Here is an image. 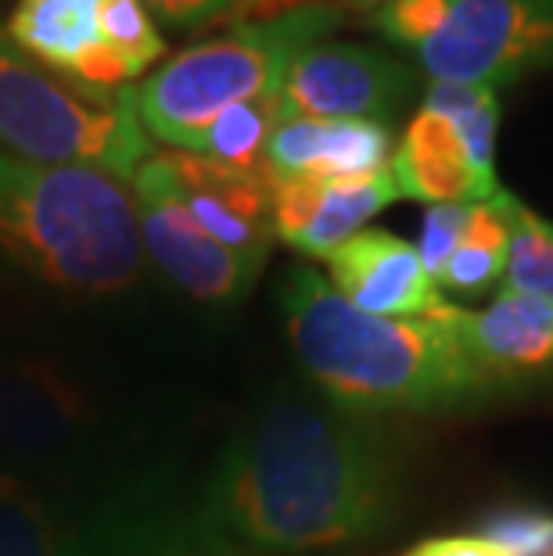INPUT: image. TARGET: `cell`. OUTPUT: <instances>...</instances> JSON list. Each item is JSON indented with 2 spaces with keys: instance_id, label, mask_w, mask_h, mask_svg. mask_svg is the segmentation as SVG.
I'll list each match as a JSON object with an SVG mask.
<instances>
[{
  "instance_id": "ba28073f",
  "label": "cell",
  "mask_w": 553,
  "mask_h": 556,
  "mask_svg": "<svg viewBox=\"0 0 553 556\" xmlns=\"http://www.w3.org/2000/svg\"><path fill=\"white\" fill-rule=\"evenodd\" d=\"M417 54L439 83L500 87L553 65V0H456Z\"/></svg>"
},
{
  "instance_id": "30bf717a",
  "label": "cell",
  "mask_w": 553,
  "mask_h": 556,
  "mask_svg": "<svg viewBox=\"0 0 553 556\" xmlns=\"http://www.w3.org/2000/svg\"><path fill=\"white\" fill-rule=\"evenodd\" d=\"M414 87L417 76L385 51L321 40L291 62L280 83V101L288 119L385 123L403 109Z\"/></svg>"
},
{
  "instance_id": "ffe728a7",
  "label": "cell",
  "mask_w": 553,
  "mask_h": 556,
  "mask_svg": "<svg viewBox=\"0 0 553 556\" xmlns=\"http://www.w3.org/2000/svg\"><path fill=\"white\" fill-rule=\"evenodd\" d=\"M503 216L511 227V255H507V288L528 291L553 302V223L536 216L507 191H500Z\"/></svg>"
},
{
  "instance_id": "cb8c5ba5",
  "label": "cell",
  "mask_w": 553,
  "mask_h": 556,
  "mask_svg": "<svg viewBox=\"0 0 553 556\" xmlns=\"http://www.w3.org/2000/svg\"><path fill=\"white\" fill-rule=\"evenodd\" d=\"M470 208L475 205H428L425 223H420L417 255L435 280H442L453 252L461 248L467 223H470Z\"/></svg>"
},
{
  "instance_id": "603a6c76",
  "label": "cell",
  "mask_w": 553,
  "mask_h": 556,
  "mask_svg": "<svg viewBox=\"0 0 553 556\" xmlns=\"http://www.w3.org/2000/svg\"><path fill=\"white\" fill-rule=\"evenodd\" d=\"M456 0H385L370 11V26L381 33L388 43L414 47L420 51L435 33L453 15Z\"/></svg>"
},
{
  "instance_id": "d4e9b609",
  "label": "cell",
  "mask_w": 553,
  "mask_h": 556,
  "mask_svg": "<svg viewBox=\"0 0 553 556\" xmlns=\"http://www.w3.org/2000/svg\"><path fill=\"white\" fill-rule=\"evenodd\" d=\"M481 539H489L507 556H553V517L532 510H507L489 520Z\"/></svg>"
},
{
  "instance_id": "9a60e30c",
  "label": "cell",
  "mask_w": 553,
  "mask_h": 556,
  "mask_svg": "<svg viewBox=\"0 0 553 556\" xmlns=\"http://www.w3.org/2000/svg\"><path fill=\"white\" fill-rule=\"evenodd\" d=\"M453 324L492 381L553 363V302L539 294L507 288L481 313L453 305Z\"/></svg>"
},
{
  "instance_id": "7a4b0ae2",
  "label": "cell",
  "mask_w": 553,
  "mask_h": 556,
  "mask_svg": "<svg viewBox=\"0 0 553 556\" xmlns=\"http://www.w3.org/2000/svg\"><path fill=\"white\" fill-rule=\"evenodd\" d=\"M280 309L299 363L341 409H435L497 384L470 356L450 302L428 316H374L313 266H296L280 283Z\"/></svg>"
},
{
  "instance_id": "52a82bcc",
  "label": "cell",
  "mask_w": 553,
  "mask_h": 556,
  "mask_svg": "<svg viewBox=\"0 0 553 556\" xmlns=\"http://www.w3.org/2000/svg\"><path fill=\"white\" fill-rule=\"evenodd\" d=\"M101 413L51 363L0 359V481L87 484Z\"/></svg>"
},
{
  "instance_id": "8992f818",
  "label": "cell",
  "mask_w": 553,
  "mask_h": 556,
  "mask_svg": "<svg viewBox=\"0 0 553 556\" xmlns=\"http://www.w3.org/2000/svg\"><path fill=\"white\" fill-rule=\"evenodd\" d=\"M0 556H176L173 528L115 489L0 481Z\"/></svg>"
},
{
  "instance_id": "2e32d148",
  "label": "cell",
  "mask_w": 553,
  "mask_h": 556,
  "mask_svg": "<svg viewBox=\"0 0 553 556\" xmlns=\"http://www.w3.org/2000/svg\"><path fill=\"white\" fill-rule=\"evenodd\" d=\"M395 191L425 205H478L492 201L467 162V151L450 119L420 109L406 126L399 151L388 162Z\"/></svg>"
},
{
  "instance_id": "44dd1931",
  "label": "cell",
  "mask_w": 553,
  "mask_h": 556,
  "mask_svg": "<svg viewBox=\"0 0 553 556\" xmlns=\"http://www.w3.org/2000/svg\"><path fill=\"white\" fill-rule=\"evenodd\" d=\"M388 137L385 123L370 119H321V134H316V162L310 176H363L378 173L388 165Z\"/></svg>"
},
{
  "instance_id": "d6986e66",
  "label": "cell",
  "mask_w": 553,
  "mask_h": 556,
  "mask_svg": "<svg viewBox=\"0 0 553 556\" xmlns=\"http://www.w3.org/2000/svg\"><path fill=\"white\" fill-rule=\"evenodd\" d=\"M507 255H511V227L497 194L492 201H478L470 208L467 233L461 248L453 252L450 266H445L442 283L464 294L489 291L492 283L507 274Z\"/></svg>"
},
{
  "instance_id": "3957f363",
  "label": "cell",
  "mask_w": 553,
  "mask_h": 556,
  "mask_svg": "<svg viewBox=\"0 0 553 556\" xmlns=\"http://www.w3.org/2000/svg\"><path fill=\"white\" fill-rule=\"evenodd\" d=\"M0 248L51 288L123 291L140 274L137 205L123 180L87 165L0 151Z\"/></svg>"
},
{
  "instance_id": "277c9868",
  "label": "cell",
  "mask_w": 553,
  "mask_h": 556,
  "mask_svg": "<svg viewBox=\"0 0 553 556\" xmlns=\"http://www.w3.org/2000/svg\"><path fill=\"white\" fill-rule=\"evenodd\" d=\"M345 8L310 4L269 22H244L227 37L173 54L134 87V104L148 137L187 151L194 137L230 104L277 93L291 62L341 26Z\"/></svg>"
},
{
  "instance_id": "5bb4252c",
  "label": "cell",
  "mask_w": 553,
  "mask_h": 556,
  "mask_svg": "<svg viewBox=\"0 0 553 556\" xmlns=\"http://www.w3.org/2000/svg\"><path fill=\"white\" fill-rule=\"evenodd\" d=\"M327 269L341 299L374 316H428L435 305L445 302L439 283L420 263L417 244L388 230H360L327 255Z\"/></svg>"
},
{
  "instance_id": "6da1fadb",
  "label": "cell",
  "mask_w": 553,
  "mask_h": 556,
  "mask_svg": "<svg viewBox=\"0 0 553 556\" xmlns=\"http://www.w3.org/2000/svg\"><path fill=\"white\" fill-rule=\"evenodd\" d=\"M395 503L392 467L341 406L277 399L209 481L205 528L263 553H310L374 535Z\"/></svg>"
},
{
  "instance_id": "e0dca14e",
  "label": "cell",
  "mask_w": 553,
  "mask_h": 556,
  "mask_svg": "<svg viewBox=\"0 0 553 556\" xmlns=\"http://www.w3.org/2000/svg\"><path fill=\"white\" fill-rule=\"evenodd\" d=\"M425 109L450 119L456 137L467 151V162L481 187L497 198V129H500V98L497 87L486 83H431V90L425 93Z\"/></svg>"
},
{
  "instance_id": "9c48e42d",
  "label": "cell",
  "mask_w": 553,
  "mask_h": 556,
  "mask_svg": "<svg viewBox=\"0 0 553 556\" xmlns=\"http://www.w3.org/2000/svg\"><path fill=\"white\" fill-rule=\"evenodd\" d=\"M137 205L140 248L155 258V266L176 288L202 302H230L252 288L263 266L213 241L187 216L184 201L173 191V173L162 155H151L129 180Z\"/></svg>"
},
{
  "instance_id": "4316f807",
  "label": "cell",
  "mask_w": 553,
  "mask_h": 556,
  "mask_svg": "<svg viewBox=\"0 0 553 556\" xmlns=\"http://www.w3.org/2000/svg\"><path fill=\"white\" fill-rule=\"evenodd\" d=\"M406 556H507L500 546H492L481 535H450V539H428L414 546Z\"/></svg>"
},
{
  "instance_id": "7402d4cb",
  "label": "cell",
  "mask_w": 553,
  "mask_h": 556,
  "mask_svg": "<svg viewBox=\"0 0 553 556\" xmlns=\"http://www.w3.org/2000/svg\"><path fill=\"white\" fill-rule=\"evenodd\" d=\"M101 29L109 51L126 65L129 76H144L166 54V40L155 29V18L144 0H104Z\"/></svg>"
},
{
  "instance_id": "4fadbf2b",
  "label": "cell",
  "mask_w": 553,
  "mask_h": 556,
  "mask_svg": "<svg viewBox=\"0 0 553 556\" xmlns=\"http://www.w3.org/2000/svg\"><path fill=\"white\" fill-rule=\"evenodd\" d=\"M399 198L392 169L363 176H274V233L302 255L327 258Z\"/></svg>"
},
{
  "instance_id": "7c38bea8",
  "label": "cell",
  "mask_w": 553,
  "mask_h": 556,
  "mask_svg": "<svg viewBox=\"0 0 553 556\" xmlns=\"http://www.w3.org/2000/svg\"><path fill=\"white\" fill-rule=\"evenodd\" d=\"M104 0H18L4 37L37 65L93 93L129 87L126 65L109 51L101 29Z\"/></svg>"
},
{
  "instance_id": "484cf974",
  "label": "cell",
  "mask_w": 553,
  "mask_h": 556,
  "mask_svg": "<svg viewBox=\"0 0 553 556\" xmlns=\"http://www.w3.org/2000/svg\"><path fill=\"white\" fill-rule=\"evenodd\" d=\"M144 4L159 18H166L169 26L194 29V26H209V22H223V15L238 0H144Z\"/></svg>"
},
{
  "instance_id": "ac0fdd59",
  "label": "cell",
  "mask_w": 553,
  "mask_h": 556,
  "mask_svg": "<svg viewBox=\"0 0 553 556\" xmlns=\"http://www.w3.org/2000/svg\"><path fill=\"white\" fill-rule=\"evenodd\" d=\"M285 119H288V112H285V101H280V90L263 93V98L230 104L227 112H219L216 119L194 137V144L187 151H194V155H202L209 162L227 165V169L263 173L266 144Z\"/></svg>"
},
{
  "instance_id": "83f0119b",
  "label": "cell",
  "mask_w": 553,
  "mask_h": 556,
  "mask_svg": "<svg viewBox=\"0 0 553 556\" xmlns=\"http://www.w3.org/2000/svg\"><path fill=\"white\" fill-rule=\"evenodd\" d=\"M324 4H338V8H367V11H374V8H381L385 0H324Z\"/></svg>"
},
{
  "instance_id": "8fae6325",
  "label": "cell",
  "mask_w": 553,
  "mask_h": 556,
  "mask_svg": "<svg viewBox=\"0 0 553 556\" xmlns=\"http://www.w3.org/2000/svg\"><path fill=\"white\" fill-rule=\"evenodd\" d=\"M173 191L209 238L263 266L274 244V176L227 169L194 151H162Z\"/></svg>"
},
{
  "instance_id": "5b68a950",
  "label": "cell",
  "mask_w": 553,
  "mask_h": 556,
  "mask_svg": "<svg viewBox=\"0 0 553 556\" xmlns=\"http://www.w3.org/2000/svg\"><path fill=\"white\" fill-rule=\"evenodd\" d=\"M0 151L26 162L87 165L129 184L151 159L134 87L93 93L26 58L0 33Z\"/></svg>"
}]
</instances>
